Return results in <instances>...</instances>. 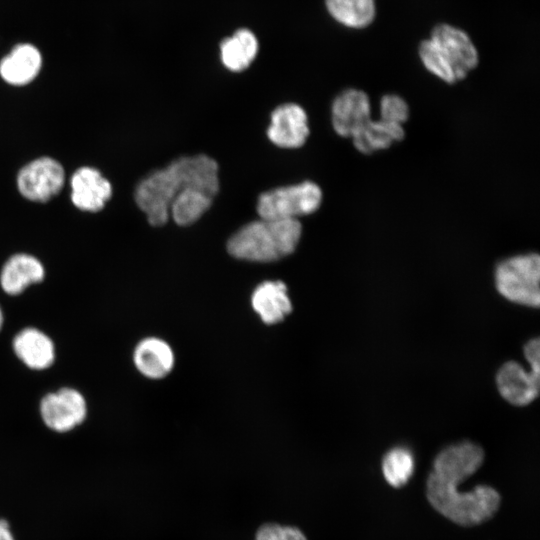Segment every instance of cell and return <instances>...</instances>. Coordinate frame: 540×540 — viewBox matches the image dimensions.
I'll use <instances>...</instances> for the list:
<instances>
[{
  "mask_svg": "<svg viewBox=\"0 0 540 540\" xmlns=\"http://www.w3.org/2000/svg\"><path fill=\"white\" fill-rule=\"evenodd\" d=\"M483 449L470 441L449 445L433 461L426 484L431 506L441 515L460 526H475L490 520L501 503L492 487L479 485L470 492L456 488L473 475L484 462Z\"/></svg>",
  "mask_w": 540,
  "mask_h": 540,
  "instance_id": "6da1fadb",
  "label": "cell"
},
{
  "mask_svg": "<svg viewBox=\"0 0 540 540\" xmlns=\"http://www.w3.org/2000/svg\"><path fill=\"white\" fill-rule=\"evenodd\" d=\"M188 186H198L216 195L219 190L216 161L206 155L180 157L140 181L135 201L151 225L161 226L169 219L174 198Z\"/></svg>",
  "mask_w": 540,
  "mask_h": 540,
  "instance_id": "7a4b0ae2",
  "label": "cell"
},
{
  "mask_svg": "<svg viewBox=\"0 0 540 540\" xmlns=\"http://www.w3.org/2000/svg\"><path fill=\"white\" fill-rule=\"evenodd\" d=\"M423 66L445 83L463 80L479 63L478 50L462 29L441 23L419 44Z\"/></svg>",
  "mask_w": 540,
  "mask_h": 540,
  "instance_id": "3957f363",
  "label": "cell"
},
{
  "mask_svg": "<svg viewBox=\"0 0 540 540\" xmlns=\"http://www.w3.org/2000/svg\"><path fill=\"white\" fill-rule=\"evenodd\" d=\"M297 219H265L250 222L227 243L228 252L238 259L270 262L291 254L301 237Z\"/></svg>",
  "mask_w": 540,
  "mask_h": 540,
  "instance_id": "277c9868",
  "label": "cell"
},
{
  "mask_svg": "<svg viewBox=\"0 0 540 540\" xmlns=\"http://www.w3.org/2000/svg\"><path fill=\"white\" fill-rule=\"evenodd\" d=\"M495 286L505 299L528 307L540 304V257L537 253L509 257L495 268Z\"/></svg>",
  "mask_w": 540,
  "mask_h": 540,
  "instance_id": "5b68a950",
  "label": "cell"
},
{
  "mask_svg": "<svg viewBox=\"0 0 540 540\" xmlns=\"http://www.w3.org/2000/svg\"><path fill=\"white\" fill-rule=\"evenodd\" d=\"M322 191L311 181L269 190L259 196L257 212L265 219H297L315 212L321 205Z\"/></svg>",
  "mask_w": 540,
  "mask_h": 540,
  "instance_id": "8992f818",
  "label": "cell"
},
{
  "mask_svg": "<svg viewBox=\"0 0 540 540\" xmlns=\"http://www.w3.org/2000/svg\"><path fill=\"white\" fill-rule=\"evenodd\" d=\"M44 424L58 433L73 430L82 424L88 408L84 395L75 388L62 387L45 394L39 404Z\"/></svg>",
  "mask_w": 540,
  "mask_h": 540,
  "instance_id": "52a82bcc",
  "label": "cell"
},
{
  "mask_svg": "<svg viewBox=\"0 0 540 540\" xmlns=\"http://www.w3.org/2000/svg\"><path fill=\"white\" fill-rule=\"evenodd\" d=\"M65 171L51 157H40L26 164L17 175L20 194L34 202H46L64 186Z\"/></svg>",
  "mask_w": 540,
  "mask_h": 540,
  "instance_id": "ba28073f",
  "label": "cell"
},
{
  "mask_svg": "<svg viewBox=\"0 0 540 540\" xmlns=\"http://www.w3.org/2000/svg\"><path fill=\"white\" fill-rule=\"evenodd\" d=\"M370 119L371 103L365 91L349 88L333 100L331 120L338 135L351 138Z\"/></svg>",
  "mask_w": 540,
  "mask_h": 540,
  "instance_id": "9c48e42d",
  "label": "cell"
},
{
  "mask_svg": "<svg viewBox=\"0 0 540 540\" xmlns=\"http://www.w3.org/2000/svg\"><path fill=\"white\" fill-rule=\"evenodd\" d=\"M308 135L307 114L301 106L287 103L272 112L267 136L275 145L298 148L306 142Z\"/></svg>",
  "mask_w": 540,
  "mask_h": 540,
  "instance_id": "30bf717a",
  "label": "cell"
},
{
  "mask_svg": "<svg viewBox=\"0 0 540 540\" xmlns=\"http://www.w3.org/2000/svg\"><path fill=\"white\" fill-rule=\"evenodd\" d=\"M40 50L32 43H17L0 58V78L12 86L34 81L43 69Z\"/></svg>",
  "mask_w": 540,
  "mask_h": 540,
  "instance_id": "8fae6325",
  "label": "cell"
},
{
  "mask_svg": "<svg viewBox=\"0 0 540 540\" xmlns=\"http://www.w3.org/2000/svg\"><path fill=\"white\" fill-rule=\"evenodd\" d=\"M70 184L72 203L82 211H100L112 195L110 182L93 167L83 166L77 169Z\"/></svg>",
  "mask_w": 540,
  "mask_h": 540,
  "instance_id": "7c38bea8",
  "label": "cell"
},
{
  "mask_svg": "<svg viewBox=\"0 0 540 540\" xmlns=\"http://www.w3.org/2000/svg\"><path fill=\"white\" fill-rule=\"evenodd\" d=\"M539 376L540 374L532 370L526 371L516 361H508L500 367L496 374L497 389L510 404L525 406L538 396Z\"/></svg>",
  "mask_w": 540,
  "mask_h": 540,
  "instance_id": "4fadbf2b",
  "label": "cell"
},
{
  "mask_svg": "<svg viewBox=\"0 0 540 540\" xmlns=\"http://www.w3.org/2000/svg\"><path fill=\"white\" fill-rule=\"evenodd\" d=\"M12 348L16 357L31 370H46L55 361L53 340L36 327L21 329L13 338Z\"/></svg>",
  "mask_w": 540,
  "mask_h": 540,
  "instance_id": "5bb4252c",
  "label": "cell"
},
{
  "mask_svg": "<svg viewBox=\"0 0 540 540\" xmlns=\"http://www.w3.org/2000/svg\"><path fill=\"white\" fill-rule=\"evenodd\" d=\"M45 278L42 262L28 253H16L9 257L0 272V287L10 296L23 293L29 286L41 283Z\"/></svg>",
  "mask_w": 540,
  "mask_h": 540,
  "instance_id": "9a60e30c",
  "label": "cell"
},
{
  "mask_svg": "<svg viewBox=\"0 0 540 540\" xmlns=\"http://www.w3.org/2000/svg\"><path fill=\"white\" fill-rule=\"evenodd\" d=\"M251 304L266 324L282 321L292 310L286 285L280 281L259 284L252 293Z\"/></svg>",
  "mask_w": 540,
  "mask_h": 540,
  "instance_id": "2e32d148",
  "label": "cell"
},
{
  "mask_svg": "<svg viewBox=\"0 0 540 540\" xmlns=\"http://www.w3.org/2000/svg\"><path fill=\"white\" fill-rule=\"evenodd\" d=\"M133 361L137 370L151 379L165 377L173 368L174 354L163 340L149 337L135 347Z\"/></svg>",
  "mask_w": 540,
  "mask_h": 540,
  "instance_id": "e0dca14e",
  "label": "cell"
},
{
  "mask_svg": "<svg viewBox=\"0 0 540 540\" xmlns=\"http://www.w3.org/2000/svg\"><path fill=\"white\" fill-rule=\"evenodd\" d=\"M404 137L405 130L402 125L381 119H370L351 138L356 150L368 155L388 149L393 143L401 141Z\"/></svg>",
  "mask_w": 540,
  "mask_h": 540,
  "instance_id": "ac0fdd59",
  "label": "cell"
},
{
  "mask_svg": "<svg viewBox=\"0 0 540 540\" xmlns=\"http://www.w3.org/2000/svg\"><path fill=\"white\" fill-rule=\"evenodd\" d=\"M215 196L204 188L188 186L172 201L169 215L178 225H190L209 209Z\"/></svg>",
  "mask_w": 540,
  "mask_h": 540,
  "instance_id": "d6986e66",
  "label": "cell"
},
{
  "mask_svg": "<svg viewBox=\"0 0 540 540\" xmlns=\"http://www.w3.org/2000/svg\"><path fill=\"white\" fill-rule=\"evenodd\" d=\"M221 60L224 66L234 72L246 69L258 52L255 35L248 29H239L221 44Z\"/></svg>",
  "mask_w": 540,
  "mask_h": 540,
  "instance_id": "ffe728a7",
  "label": "cell"
},
{
  "mask_svg": "<svg viewBox=\"0 0 540 540\" xmlns=\"http://www.w3.org/2000/svg\"><path fill=\"white\" fill-rule=\"evenodd\" d=\"M329 14L340 24L362 29L375 19V0H325Z\"/></svg>",
  "mask_w": 540,
  "mask_h": 540,
  "instance_id": "44dd1931",
  "label": "cell"
},
{
  "mask_svg": "<svg viewBox=\"0 0 540 540\" xmlns=\"http://www.w3.org/2000/svg\"><path fill=\"white\" fill-rule=\"evenodd\" d=\"M382 473L389 485L400 488L408 483L414 472V457L405 447L390 449L382 460Z\"/></svg>",
  "mask_w": 540,
  "mask_h": 540,
  "instance_id": "7402d4cb",
  "label": "cell"
},
{
  "mask_svg": "<svg viewBox=\"0 0 540 540\" xmlns=\"http://www.w3.org/2000/svg\"><path fill=\"white\" fill-rule=\"evenodd\" d=\"M409 105L397 94H385L380 100V119L395 124H404L409 118Z\"/></svg>",
  "mask_w": 540,
  "mask_h": 540,
  "instance_id": "603a6c76",
  "label": "cell"
},
{
  "mask_svg": "<svg viewBox=\"0 0 540 540\" xmlns=\"http://www.w3.org/2000/svg\"><path fill=\"white\" fill-rule=\"evenodd\" d=\"M254 540H307V538L297 527L265 523L256 531Z\"/></svg>",
  "mask_w": 540,
  "mask_h": 540,
  "instance_id": "cb8c5ba5",
  "label": "cell"
},
{
  "mask_svg": "<svg viewBox=\"0 0 540 540\" xmlns=\"http://www.w3.org/2000/svg\"><path fill=\"white\" fill-rule=\"evenodd\" d=\"M524 355L530 365V370L540 374V347L539 339L533 338L529 340L524 346Z\"/></svg>",
  "mask_w": 540,
  "mask_h": 540,
  "instance_id": "d4e9b609",
  "label": "cell"
},
{
  "mask_svg": "<svg viewBox=\"0 0 540 540\" xmlns=\"http://www.w3.org/2000/svg\"><path fill=\"white\" fill-rule=\"evenodd\" d=\"M0 540H14L6 520L0 519Z\"/></svg>",
  "mask_w": 540,
  "mask_h": 540,
  "instance_id": "484cf974",
  "label": "cell"
},
{
  "mask_svg": "<svg viewBox=\"0 0 540 540\" xmlns=\"http://www.w3.org/2000/svg\"><path fill=\"white\" fill-rule=\"evenodd\" d=\"M3 324H4V314H3V311H2V308L0 306V331L3 327Z\"/></svg>",
  "mask_w": 540,
  "mask_h": 540,
  "instance_id": "4316f807",
  "label": "cell"
},
{
  "mask_svg": "<svg viewBox=\"0 0 540 540\" xmlns=\"http://www.w3.org/2000/svg\"><path fill=\"white\" fill-rule=\"evenodd\" d=\"M0 43H1V39H0ZM1 45V44H0Z\"/></svg>",
  "mask_w": 540,
  "mask_h": 540,
  "instance_id": "83f0119b",
  "label": "cell"
}]
</instances>
